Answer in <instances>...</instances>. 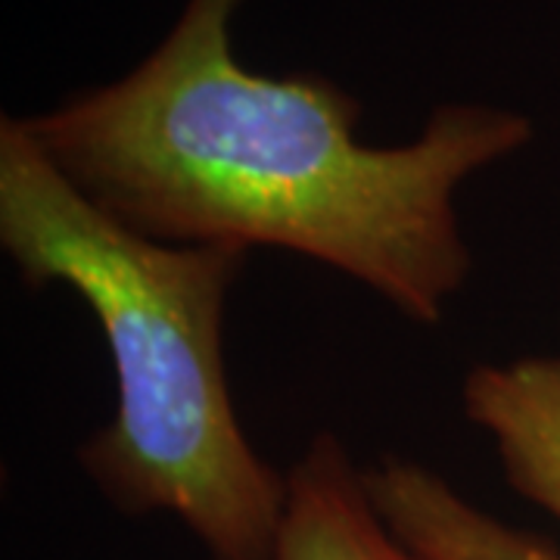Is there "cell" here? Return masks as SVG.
I'll return each instance as SVG.
<instances>
[{"label": "cell", "instance_id": "cell-1", "mask_svg": "<svg viewBox=\"0 0 560 560\" xmlns=\"http://www.w3.org/2000/svg\"><path fill=\"white\" fill-rule=\"evenodd\" d=\"M243 0H187L125 79L22 119L109 219L178 246H278L368 283L440 327L470 275L455 190L517 153L533 121L486 103L433 109L418 140L368 147L361 106L320 75L249 72Z\"/></svg>", "mask_w": 560, "mask_h": 560}, {"label": "cell", "instance_id": "cell-5", "mask_svg": "<svg viewBox=\"0 0 560 560\" xmlns=\"http://www.w3.org/2000/svg\"><path fill=\"white\" fill-rule=\"evenodd\" d=\"M364 486L383 523L423 558L560 560L548 541L492 517L418 460L381 458Z\"/></svg>", "mask_w": 560, "mask_h": 560}, {"label": "cell", "instance_id": "cell-3", "mask_svg": "<svg viewBox=\"0 0 560 560\" xmlns=\"http://www.w3.org/2000/svg\"><path fill=\"white\" fill-rule=\"evenodd\" d=\"M460 408L492 436L508 486L560 523V359L477 364Z\"/></svg>", "mask_w": 560, "mask_h": 560}, {"label": "cell", "instance_id": "cell-4", "mask_svg": "<svg viewBox=\"0 0 560 560\" xmlns=\"http://www.w3.org/2000/svg\"><path fill=\"white\" fill-rule=\"evenodd\" d=\"M271 560H430L383 523L364 474L334 433H318L287 474Z\"/></svg>", "mask_w": 560, "mask_h": 560}, {"label": "cell", "instance_id": "cell-2", "mask_svg": "<svg viewBox=\"0 0 560 560\" xmlns=\"http://www.w3.org/2000/svg\"><path fill=\"white\" fill-rule=\"evenodd\" d=\"M0 246L28 287L62 283L101 320L116 415L79 458L128 514H172L209 560H271L287 477L246 440L224 371V302L246 256L109 219L22 119L0 125Z\"/></svg>", "mask_w": 560, "mask_h": 560}]
</instances>
